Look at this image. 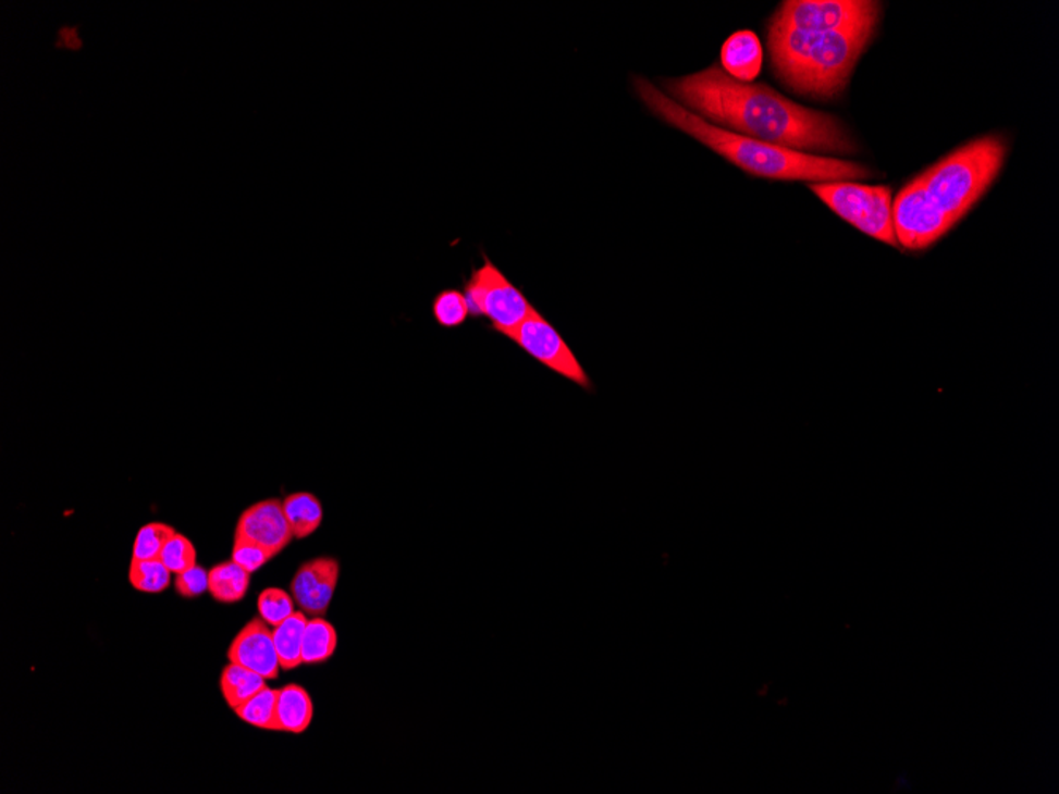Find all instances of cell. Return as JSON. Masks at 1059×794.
Returning <instances> with one entry per match:
<instances>
[{
	"label": "cell",
	"mask_w": 1059,
	"mask_h": 794,
	"mask_svg": "<svg viewBox=\"0 0 1059 794\" xmlns=\"http://www.w3.org/2000/svg\"><path fill=\"white\" fill-rule=\"evenodd\" d=\"M170 581H172V573L162 563L161 558L132 560L131 568H128V582L138 592H164L169 588Z\"/></svg>",
	"instance_id": "21"
},
{
	"label": "cell",
	"mask_w": 1059,
	"mask_h": 794,
	"mask_svg": "<svg viewBox=\"0 0 1059 794\" xmlns=\"http://www.w3.org/2000/svg\"><path fill=\"white\" fill-rule=\"evenodd\" d=\"M235 536L259 544L272 557L283 553L294 539L284 516L283 501L276 498L263 499L246 509L239 516Z\"/></svg>",
	"instance_id": "10"
},
{
	"label": "cell",
	"mask_w": 1059,
	"mask_h": 794,
	"mask_svg": "<svg viewBox=\"0 0 1059 794\" xmlns=\"http://www.w3.org/2000/svg\"><path fill=\"white\" fill-rule=\"evenodd\" d=\"M340 579L338 560L315 558L298 568L291 584L294 601L305 613L321 617L328 612Z\"/></svg>",
	"instance_id": "11"
},
{
	"label": "cell",
	"mask_w": 1059,
	"mask_h": 794,
	"mask_svg": "<svg viewBox=\"0 0 1059 794\" xmlns=\"http://www.w3.org/2000/svg\"><path fill=\"white\" fill-rule=\"evenodd\" d=\"M175 533V529L161 522L141 526L132 547V560H155L161 557L162 549Z\"/></svg>",
	"instance_id": "22"
},
{
	"label": "cell",
	"mask_w": 1059,
	"mask_h": 794,
	"mask_svg": "<svg viewBox=\"0 0 1059 794\" xmlns=\"http://www.w3.org/2000/svg\"><path fill=\"white\" fill-rule=\"evenodd\" d=\"M278 693H280V690L266 686L256 696L235 709V714H237L239 720L259 728V730L278 731Z\"/></svg>",
	"instance_id": "20"
},
{
	"label": "cell",
	"mask_w": 1059,
	"mask_h": 794,
	"mask_svg": "<svg viewBox=\"0 0 1059 794\" xmlns=\"http://www.w3.org/2000/svg\"><path fill=\"white\" fill-rule=\"evenodd\" d=\"M257 610L260 619L274 629L295 612L294 598L283 588H266L257 598Z\"/></svg>",
	"instance_id": "24"
},
{
	"label": "cell",
	"mask_w": 1059,
	"mask_h": 794,
	"mask_svg": "<svg viewBox=\"0 0 1059 794\" xmlns=\"http://www.w3.org/2000/svg\"><path fill=\"white\" fill-rule=\"evenodd\" d=\"M881 5L871 0H788L771 23L808 33L876 29Z\"/></svg>",
	"instance_id": "7"
},
{
	"label": "cell",
	"mask_w": 1059,
	"mask_h": 794,
	"mask_svg": "<svg viewBox=\"0 0 1059 794\" xmlns=\"http://www.w3.org/2000/svg\"><path fill=\"white\" fill-rule=\"evenodd\" d=\"M307 625V613L304 610H298L290 619L284 620L281 625L274 626V647H276L278 657H280L281 669H284V671H291V669L304 665V661H301V644H304Z\"/></svg>",
	"instance_id": "17"
},
{
	"label": "cell",
	"mask_w": 1059,
	"mask_h": 794,
	"mask_svg": "<svg viewBox=\"0 0 1059 794\" xmlns=\"http://www.w3.org/2000/svg\"><path fill=\"white\" fill-rule=\"evenodd\" d=\"M227 658L231 663L245 666L267 681L280 675L281 663L274 647L273 630L260 617L246 623L245 629L235 636Z\"/></svg>",
	"instance_id": "12"
},
{
	"label": "cell",
	"mask_w": 1059,
	"mask_h": 794,
	"mask_svg": "<svg viewBox=\"0 0 1059 794\" xmlns=\"http://www.w3.org/2000/svg\"><path fill=\"white\" fill-rule=\"evenodd\" d=\"M162 563L172 574H182L197 565V550L189 537L175 533L161 554Z\"/></svg>",
	"instance_id": "25"
},
{
	"label": "cell",
	"mask_w": 1059,
	"mask_h": 794,
	"mask_svg": "<svg viewBox=\"0 0 1059 794\" xmlns=\"http://www.w3.org/2000/svg\"><path fill=\"white\" fill-rule=\"evenodd\" d=\"M894 225L896 240L899 248L908 251H923L944 235L949 234L953 225L937 210L919 179L908 183L894 202Z\"/></svg>",
	"instance_id": "8"
},
{
	"label": "cell",
	"mask_w": 1059,
	"mask_h": 794,
	"mask_svg": "<svg viewBox=\"0 0 1059 794\" xmlns=\"http://www.w3.org/2000/svg\"><path fill=\"white\" fill-rule=\"evenodd\" d=\"M635 89L642 102L660 120L697 138L750 175L780 182L808 183L855 182L874 176L870 166L857 162L793 151L722 129L684 109L672 97L658 91L648 79H635Z\"/></svg>",
	"instance_id": "2"
},
{
	"label": "cell",
	"mask_w": 1059,
	"mask_h": 794,
	"mask_svg": "<svg viewBox=\"0 0 1059 794\" xmlns=\"http://www.w3.org/2000/svg\"><path fill=\"white\" fill-rule=\"evenodd\" d=\"M432 313L441 327L454 328L465 324L470 310H468L465 294L457 289H447L435 297L432 305Z\"/></svg>",
	"instance_id": "23"
},
{
	"label": "cell",
	"mask_w": 1059,
	"mask_h": 794,
	"mask_svg": "<svg viewBox=\"0 0 1059 794\" xmlns=\"http://www.w3.org/2000/svg\"><path fill=\"white\" fill-rule=\"evenodd\" d=\"M809 189L833 213L859 228L867 237L899 248L894 225V196L888 186L860 183H811Z\"/></svg>",
	"instance_id": "5"
},
{
	"label": "cell",
	"mask_w": 1059,
	"mask_h": 794,
	"mask_svg": "<svg viewBox=\"0 0 1059 794\" xmlns=\"http://www.w3.org/2000/svg\"><path fill=\"white\" fill-rule=\"evenodd\" d=\"M56 47L71 48V50H79L82 48V38L78 37V26H64L59 29V38Z\"/></svg>",
	"instance_id": "28"
},
{
	"label": "cell",
	"mask_w": 1059,
	"mask_h": 794,
	"mask_svg": "<svg viewBox=\"0 0 1059 794\" xmlns=\"http://www.w3.org/2000/svg\"><path fill=\"white\" fill-rule=\"evenodd\" d=\"M724 71L739 82H753L762 67V47L750 30L732 34L722 48Z\"/></svg>",
	"instance_id": "13"
},
{
	"label": "cell",
	"mask_w": 1059,
	"mask_h": 794,
	"mask_svg": "<svg viewBox=\"0 0 1059 794\" xmlns=\"http://www.w3.org/2000/svg\"><path fill=\"white\" fill-rule=\"evenodd\" d=\"M251 584V574L234 561H222L208 571V592L217 601L232 605L242 601Z\"/></svg>",
	"instance_id": "15"
},
{
	"label": "cell",
	"mask_w": 1059,
	"mask_h": 794,
	"mask_svg": "<svg viewBox=\"0 0 1059 794\" xmlns=\"http://www.w3.org/2000/svg\"><path fill=\"white\" fill-rule=\"evenodd\" d=\"M175 588L184 598H196L208 592V571L196 565L190 570L176 574Z\"/></svg>",
	"instance_id": "27"
},
{
	"label": "cell",
	"mask_w": 1059,
	"mask_h": 794,
	"mask_svg": "<svg viewBox=\"0 0 1059 794\" xmlns=\"http://www.w3.org/2000/svg\"><path fill=\"white\" fill-rule=\"evenodd\" d=\"M278 731L300 734L308 730L315 716L311 696L300 685H286L278 693Z\"/></svg>",
	"instance_id": "14"
},
{
	"label": "cell",
	"mask_w": 1059,
	"mask_h": 794,
	"mask_svg": "<svg viewBox=\"0 0 1059 794\" xmlns=\"http://www.w3.org/2000/svg\"><path fill=\"white\" fill-rule=\"evenodd\" d=\"M1006 156V141L998 135H988L950 152L916 179L929 202L955 225L966 216L995 182Z\"/></svg>",
	"instance_id": "4"
},
{
	"label": "cell",
	"mask_w": 1059,
	"mask_h": 794,
	"mask_svg": "<svg viewBox=\"0 0 1059 794\" xmlns=\"http://www.w3.org/2000/svg\"><path fill=\"white\" fill-rule=\"evenodd\" d=\"M506 338L513 339L522 351L533 357L541 365L557 373L558 376L565 377V380L571 381L576 386L587 388V390L592 388V383H590L584 367L581 365L578 357L562 338L561 333L555 331L551 322L537 310L519 327L509 332Z\"/></svg>",
	"instance_id": "9"
},
{
	"label": "cell",
	"mask_w": 1059,
	"mask_h": 794,
	"mask_svg": "<svg viewBox=\"0 0 1059 794\" xmlns=\"http://www.w3.org/2000/svg\"><path fill=\"white\" fill-rule=\"evenodd\" d=\"M464 294L470 315H484L500 335H508L534 311L522 290L488 258L467 281Z\"/></svg>",
	"instance_id": "6"
},
{
	"label": "cell",
	"mask_w": 1059,
	"mask_h": 794,
	"mask_svg": "<svg viewBox=\"0 0 1059 794\" xmlns=\"http://www.w3.org/2000/svg\"><path fill=\"white\" fill-rule=\"evenodd\" d=\"M283 509L294 539H305L321 526L324 511L321 501L315 495L307 492L290 495L283 499Z\"/></svg>",
	"instance_id": "16"
},
{
	"label": "cell",
	"mask_w": 1059,
	"mask_h": 794,
	"mask_svg": "<svg viewBox=\"0 0 1059 794\" xmlns=\"http://www.w3.org/2000/svg\"><path fill=\"white\" fill-rule=\"evenodd\" d=\"M272 555L267 553L259 544L245 539V537L235 536L232 561L237 563L238 567H242L243 570L248 571L249 574L256 573L263 565L269 563V560H272Z\"/></svg>",
	"instance_id": "26"
},
{
	"label": "cell",
	"mask_w": 1059,
	"mask_h": 794,
	"mask_svg": "<svg viewBox=\"0 0 1059 794\" xmlns=\"http://www.w3.org/2000/svg\"><path fill=\"white\" fill-rule=\"evenodd\" d=\"M874 27L840 33H808L769 23L767 48L774 72L791 91L812 99L843 92Z\"/></svg>",
	"instance_id": "3"
},
{
	"label": "cell",
	"mask_w": 1059,
	"mask_h": 794,
	"mask_svg": "<svg viewBox=\"0 0 1059 794\" xmlns=\"http://www.w3.org/2000/svg\"><path fill=\"white\" fill-rule=\"evenodd\" d=\"M665 89L707 123L753 140L800 152L855 151L852 138L832 114L805 109L769 86L739 82L718 65L669 79Z\"/></svg>",
	"instance_id": "1"
},
{
	"label": "cell",
	"mask_w": 1059,
	"mask_h": 794,
	"mask_svg": "<svg viewBox=\"0 0 1059 794\" xmlns=\"http://www.w3.org/2000/svg\"><path fill=\"white\" fill-rule=\"evenodd\" d=\"M336 644L338 636L332 623L321 617H312L305 629L301 661L304 665L324 663L335 654Z\"/></svg>",
	"instance_id": "19"
},
{
	"label": "cell",
	"mask_w": 1059,
	"mask_h": 794,
	"mask_svg": "<svg viewBox=\"0 0 1059 794\" xmlns=\"http://www.w3.org/2000/svg\"><path fill=\"white\" fill-rule=\"evenodd\" d=\"M267 679L242 665L231 663L222 669L221 693L231 709H238L260 690L266 688Z\"/></svg>",
	"instance_id": "18"
}]
</instances>
